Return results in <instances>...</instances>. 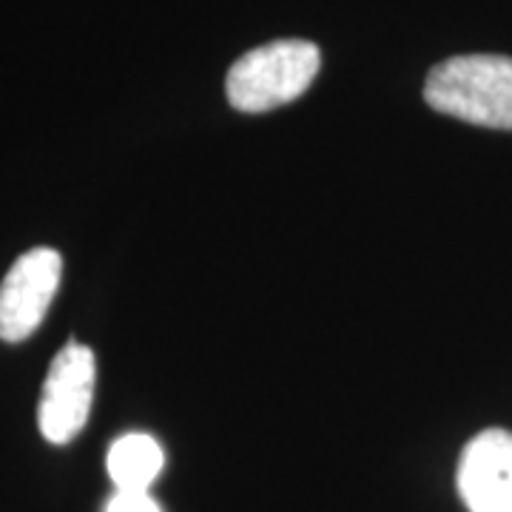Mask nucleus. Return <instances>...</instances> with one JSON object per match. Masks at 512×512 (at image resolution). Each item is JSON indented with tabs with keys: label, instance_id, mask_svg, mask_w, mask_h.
<instances>
[{
	"label": "nucleus",
	"instance_id": "1",
	"mask_svg": "<svg viewBox=\"0 0 512 512\" xmlns=\"http://www.w3.org/2000/svg\"><path fill=\"white\" fill-rule=\"evenodd\" d=\"M424 100L439 114L512 131V57L458 55L441 60L424 80Z\"/></svg>",
	"mask_w": 512,
	"mask_h": 512
},
{
	"label": "nucleus",
	"instance_id": "2",
	"mask_svg": "<svg viewBox=\"0 0 512 512\" xmlns=\"http://www.w3.org/2000/svg\"><path fill=\"white\" fill-rule=\"evenodd\" d=\"M319 66L322 55L311 40H271L231 66L225 77L228 103L245 114L288 106L308 92Z\"/></svg>",
	"mask_w": 512,
	"mask_h": 512
},
{
	"label": "nucleus",
	"instance_id": "3",
	"mask_svg": "<svg viewBox=\"0 0 512 512\" xmlns=\"http://www.w3.org/2000/svg\"><path fill=\"white\" fill-rule=\"evenodd\" d=\"M97 365L94 353L80 342H69L55 356L43 382V399L37 407V424L43 439L52 444L69 441L86 427L94 402Z\"/></svg>",
	"mask_w": 512,
	"mask_h": 512
},
{
	"label": "nucleus",
	"instance_id": "4",
	"mask_svg": "<svg viewBox=\"0 0 512 512\" xmlns=\"http://www.w3.org/2000/svg\"><path fill=\"white\" fill-rule=\"evenodd\" d=\"M63 274V259L55 248H32L9 268L0 285V339H29L49 311Z\"/></svg>",
	"mask_w": 512,
	"mask_h": 512
},
{
	"label": "nucleus",
	"instance_id": "5",
	"mask_svg": "<svg viewBox=\"0 0 512 512\" xmlns=\"http://www.w3.org/2000/svg\"><path fill=\"white\" fill-rule=\"evenodd\" d=\"M458 493L470 512H512V433L484 430L464 447Z\"/></svg>",
	"mask_w": 512,
	"mask_h": 512
},
{
	"label": "nucleus",
	"instance_id": "6",
	"mask_svg": "<svg viewBox=\"0 0 512 512\" xmlns=\"http://www.w3.org/2000/svg\"><path fill=\"white\" fill-rule=\"evenodd\" d=\"M106 467L117 493H148V487L163 473L165 453L154 436L126 433L111 444Z\"/></svg>",
	"mask_w": 512,
	"mask_h": 512
},
{
	"label": "nucleus",
	"instance_id": "7",
	"mask_svg": "<svg viewBox=\"0 0 512 512\" xmlns=\"http://www.w3.org/2000/svg\"><path fill=\"white\" fill-rule=\"evenodd\" d=\"M106 512H163L151 493H117L111 495Z\"/></svg>",
	"mask_w": 512,
	"mask_h": 512
}]
</instances>
